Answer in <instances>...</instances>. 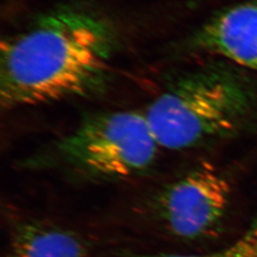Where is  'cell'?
Segmentation results:
<instances>
[{"label": "cell", "instance_id": "cell-7", "mask_svg": "<svg viewBox=\"0 0 257 257\" xmlns=\"http://www.w3.org/2000/svg\"><path fill=\"white\" fill-rule=\"evenodd\" d=\"M142 257H257V217L241 237L226 248L205 254L158 253Z\"/></svg>", "mask_w": 257, "mask_h": 257}, {"label": "cell", "instance_id": "cell-5", "mask_svg": "<svg viewBox=\"0 0 257 257\" xmlns=\"http://www.w3.org/2000/svg\"><path fill=\"white\" fill-rule=\"evenodd\" d=\"M192 46L257 73V0L214 15L194 34Z\"/></svg>", "mask_w": 257, "mask_h": 257}, {"label": "cell", "instance_id": "cell-4", "mask_svg": "<svg viewBox=\"0 0 257 257\" xmlns=\"http://www.w3.org/2000/svg\"><path fill=\"white\" fill-rule=\"evenodd\" d=\"M230 185L212 166L202 165L166 184L150 200L153 217L175 238L198 240L215 232L230 200Z\"/></svg>", "mask_w": 257, "mask_h": 257}, {"label": "cell", "instance_id": "cell-2", "mask_svg": "<svg viewBox=\"0 0 257 257\" xmlns=\"http://www.w3.org/2000/svg\"><path fill=\"white\" fill-rule=\"evenodd\" d=\"M143 112L159 147L189 150L252 128L257 88L234 67L210 65L171 79Z\"/></svg>", "mask_w": 257, "mask_h": 257}, {"label": "cell", "instance_id": "cell-3", "mask_svg": "<svg viewBox=\"0 0 257 257\" xmlns=\"http://www.w3.org/2000/svg\"><path fill=\"white\" fill-rule=\"evenodd\" d=\"M159 148L143 111H102L85 116L26 165L84 179L115 181L146 173L155 164Z\"/></svg>", "mask_w": 257, "mask_h": 257}, {"label": "cell", "instance_id": "cell-1", "mask_svg": "<svg viewBox=\"0 0 257 257\" xmlns=\"http://www.w3.org/2000/svg\"><path fill=\"white\" fill-rule=\"evenodd\" d=\"M114 42L109 23L91 13L61 9L39 17L1 43L2 108L101 92L110 79Z\"/></svg>", "mask_w": 257, "mask_h": 257}, {"label": "cell", "instance_id": "cell-6", "mask_svg": "<svg viewBox=\"0 0 257 257\" xmlns=\"http://www.w3.org/2000/svg\"><path fill=\"white\" fill-rule=\"evenodd\" d=\"M11 257H88V249L77 234L41 221L18 225L10 246Z\"/></svg>", "mask_w": 257, "mask_h": 257}]
</instances>
